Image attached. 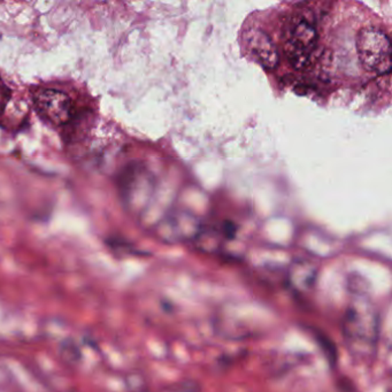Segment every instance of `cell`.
Instances as JSON below:
<instances>
[{"label": "cell", "instance_id": "obj_8", "mask_svg": "<svg viewBox=\"0 0 392 392\" xmlns=\"http://www.w3.org/2000/svg\"><path fill=\"white\" fill-rule=\"evenodd\" d=\"M162 392H201V388L198 386V383L194 381H181Z\"/></svg>", "mask_w": 392, "mask_h": 392}, {"label": "cell", "instance_id": "obj_7", "mask_svg": "<svg viewBox=\"0 0 392 392\" xmlns=\"http://www.w3.org/2000/svg\"><path fill=\"white\" fill-rule=\"evenodd\" d=\"M315 339L318 341V344L321 346L322 351H323L325 357L328 359L330 365H335L336 360H337V351H336L335 344L320 332H315Z\"/></svg>", "mask_w": 392, "mask_h": 392}, {"label": "cell", "instance_id": "obj_10", "mask_svg": "<svg viewBox=\"0 0 392 392\" xmlns=\"http://www.w3.org/2000/svg\"><path fill=\"white\" fill-rule=\"evenodd\" d=\"M3 89H5V87L0 83V115L3 114L5 106H6L7 101H8V94Z\"/></svg>", "mask_w": 392, "mask_h": 392}, {"label": "cell", "instance_id": "obj_2", "mask_svg": "<svg viewBox=\"0 0 392 392\" xmlns=\"http://www.w3.org/2000/svg\"><path fill=\"white\" fill-rule=\"evenodd\" d=\"M318 31L316 24L307 20L297 10L285 21L283 28V51L289 62L297 71L309 67L318 49Z\"/></svg>", "mask_w": 392, "mask_h": 392}, {"label": "cell", "instance_id": "obj_5", "mask_svg": "<svg viewBox=\"0 0 392 392\" xmlns=\"http://www.w3.org/2000/svg\"><path fill=\"white\" fill-rule=\"evenodd\" d=\"M318 267L309 260H298L290 266L288 284L299 296L309 295L318 280Z\"/></svg>", "mask_w": 392, "mask_h": 392}, {"label": "cell", "instance_id": "obj_4", "mask_svg": "<svg viewBox=\"0 0 392 392\" xmlns=\"http://www.w3.org/2000/svg\"><path fill=\"white\" fill-rule=\"evenodd\" d=\"M33 103L40 118L53 127H68L74 124L78 119L74 101L64 91L52 87H37L33 92Z\"/></svg>", "mask_w": 392, "mask_h": 392}, {"label": "cell", "instance_id": "obj_3", "mask_svg": "<svg viewBox=\"0 0 392 392\" xmlns=\"http://www.w3.org/2000/svg\"><path fill=\"white\" fill-rule=\"evenodd\" d=\"M362 67L370 73L389 75L391 71V43L388 35L376 27L362 28L355 38Z\"/></svg>", "mask_w": 392, "mask_h": 392}, {"label": "cell", "instance_id": "obj_1", "mask_svg": "<svg viewBox=\"0 0 392 392\" xmlns=\"http://www.w3.org/2000/svg\"><path fill=\"white\" fill-rule=\"evenodd\" d=\"M343 318V336L346 346L357 358L375 355L380 332V316L366 292L352 290Z\"/></svg>", "mask_w": 392, "mask_h": 392}, {"label": "cell", "instance_id": "obj_6", "mask_svg": "<svg viewBox=\"0 0 392 392\" xmlns=\"http://www.w3.org/2000/svg\"><path fill=\"white\" fill-rule=\"evenodd\" d=\"M248 45L255 59L266 68V69H275L280 62L278 51L273 43L272 38L266 34L262 29H252L248 34Z\"/></svg>", "mask_w": 392, "mask_h": 392}, {"label": "cell", "instance_id": "obj_9", "mask_svg": "<svg viewBox=\"0 0 392 392\" xmlns=\"http://www.w3.org/2000/svg\"><path fill=\"white\" fill-rule=\"evenodd\" d=\"M222 232L227 239L232 241L236 237V234H237V227H236L235 223L232 221H225L222 225Z\"/></svg>", "mask_w": 392, "mask_h": 392}]
</instances>
